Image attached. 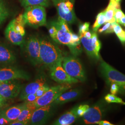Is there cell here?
<instances>
[{
    "label": "cell",
    "mask_w": 125,
    "mask_h": 125,
    "mask_svg": "<svg viewBox=\"0 0 125 125\" xmlns=\"http://www.w3.org/2000/svg\"><path fill=\"white\" fill-rule=\"evenodd\" d=\"M16 58L13 51L6 45L0 44V64L7 65L13 64Z\"/></svg>",
    "instance_id": "obj_17"
},
{
    "label": "cell",
    "mask_w": 125,
    "mask_h": 125,
    "mask_svg": "<svg viewBox=\"0 0 125 125\" xmlns=\"http://www.w3.org/2000/svg\"><path fill=\"white\" fill-rule=\"evenodd\" d=\"M9 15V10L5 0H0V25H1Z\"/></svg>",
    "instance_id": "obj_24"
},
{
    "label": "cell",
    "mask_w": 125,
    "mask_h": 125,
    "mask_svg": "<svg viewBox=\"0 0 125 125\" xmlns=\"http://www.w3.org/2000/svg\"><path fill=\"white\" fill-rule=\"evenodd\" d=\"M62 60L59 61L49 67L51 78L61 84H72L79 82V80L70 76L62 65Z\"/></svg>",
    "instance_id": "obj_10"
},
{
    "label": "cell",
    "mask_w": 125,
    "mask_h": 125,
    "mask_svg": "<svg viewBox=\"0 0 125 125\" xmlns=\"http://www.w3.org/2000/svg\"><path fill=\"white\" fill-rule=\"evenodd\" d=\"M23 17L26 25L34 28L45 26L46 24V14L45 7L34 5L25 8Z\"/></svg>",
    "instance_id": "obj_4"
},
{
    "label": "cell",
    "mask_w": 125,
    "mask_h": 125,
    "mask_svg": "<svg viewBox=\"0 0 125 125\" xmlns=\"http://www.w3.org/2000/svg\"><path fill=\"white\" fill-rule=\"evenodd\" d=\"M50 87L46 85V84L43 86H42V87H41L40 88H39V89H38L37 91H36V94L37 96L39 98L40 96H41L42 95H43L45 94V93L49 89Z\"/></svg>",
    "instance_id": "obj_30"
},
{
    "label": "cell",
    "mask_w": 125,
    "mask_h": 125,
    "mask_svg": "<svg viewBox=\"0 0 125 125\" xmlns=\"http://www.w3.org/2000/svg\"><path fill=\"white\" fill-rule=\"evenodd\" d=\"M120 91V88L118 85L116 83H112L111 84V93L113 94H116Z\"/></svg>",
    "instance_id": "obj_34"
},
{
    "label": "cell",
    "mask_w": 125,
    "mask_h": 125,
    "mask_svg": "<svg viewBox=\"0 0 125 125\" xmlns=\"http://www.w3.org/2000/svg\"><path fill=\"white\" fill-rule=\"evenodd\" d=\"M7 101L8 100L3 98L0 96V107H3L5 106L7 104Z\"/></svg>",
    "instance_id": "obj_36"
},
{
    "label": "cell",
    "mask_w": 125,
    "mask_h": 125,
    "mask_svg": "<svg viewBox=\"0 0 125 125\" xmlns=\"http://www.w3.org/2000/svg\"><path fill=\"white\" fill-rule=\"evenodd\" d=\"M105 100L108 103H118L125 105V103L121 99L116 96L115 94H107L105 97Z\"/></svg>",
    "instance_id": "obj_27"
},
{
    "label": "cell",
    "mask_w": 125,
    "mask_h": 125,
    "mask_svg": "<svg viewBox=\"0 0 125 125\" xmlns=\"http://www.w3.org/2000/svg\"><path fill=\"white\" fill-rule=\"evenodd\" d=\"M30 76L22 70L13 67H5L0 68V81L22 79L28 80Z\"/></svg>",
    "instance_id": "obj_13"
},
{
    "label": "cell",
    "mask_w": 125,
    "mask_h": 125,
    "mask_svg": "<svg viewBox=\"0 0 125 125\" xmlns=\"http://www.w3.org/2000/svg\"><path fill=\"white\" fill-rule=\"evenodd\" d=\"M41 63L50 67L63 58L61 50L50 40L40 39Z\"/></svg>",
    "instance_id": "obj_3"
},
{
    "label": "cell",
    "mask_w": 125,
    "mask_h": 125,
    "mask_svg": "<svg viewBox=\"0 0 125 125\" xmlns=\"http://www.w3.org/2000/svg\"><path fill=\"white\" fill-rule=\"evenodd\" d=\"M9 122L5 118L2 116L0 117V125L9 124Z\"/></svg>",
    "instance_id": "obj_35"
},
{
    "label": "cell",
    "mask_w": 125,
    "mask_h": 125,
    "mask_svg": "<svg viewBox=\"0 0 125 125\" xmlns=\"http://www.w3.org/2000/svg\"><path fill=\"white\" fill-rule=\"evenodd\" d=\"M81 43L82 44L87 53L90 57L99 59L100 58L99 52L101 49V44L98 39V37L95 32H93L92 36L89 38L79 35Z\"/></svg>",
    "instance_id": "obj_11"
},
{
    "label": "cell",
    "mask_w": 125,
    "mask_h": 125,
    "mask_svg": "<svg viewBox=\"0 0 125 125\" xmlns=\"http://www.w3.org/2000/svg\"><path fill=\"white\" fill-rule=\"evenodd\" d=\"M101 70L103 76L107 82L118 85L121 92L125 93V75L117 71L107 62L102 61Z\"/></svg>",
    "instance_id": "obj_6"
},
{
    "label": "cell",
    "mask_w": 125,
    "mask_h": 125,
    "mask_svg": "<svg viewBox=\"0 0 125 125\" xmlns=\"http://www.w3.org/2000/svg\"><path fill=\"white\" fill-rule=\"evenodd\" d=\"M71 88V86L69 84H62L50 88L45 94L37 99L34 103L36 108L52 103L61 94Z\"/></svg>",
    "instance_id": "obj_8"
},
{
    "label": "cell",
    "mask_w": 125,
    "mask_h": 125,
    "mask_svg": "<svg viewBox=\"0 0 125 125\" xmlns=\"http://www.w3.org/2000/svg\"><path fill=\"white\" fill-rule=\"evenodd\" d=\"M119 24H121L122 25H124L125 24V15H124L122 18H121L119 21Z\"/></svg>",
    "instance_id": "obj_39"
},
{
    "label": "cell",
    "mask_w": 125,
    "mask_h": 125,
    "mask_svg": "<svg viewBox=\"0 0 125 125\" xmlns=\"http://www.w3.org/2000/svg\"><path fill=\"white\" fill-rule=\"evenodd\" d=\"M68 23L58 18V20L50 23L48 31L50 37L57 43L66 45L72 52H77L80 47L79 36L73 33L68 26Z\"/></svg>",
    "instance_id": "obj_1"
},
{
    "label": "cell",
    "mask_w": 125,
    "mask_h": 125,
    "mask_svg": "<svg viewBox=\"0 0 125 125\" xmlns=\"http://www.w3.org/2000/svg\"><path fill=\"white\" fill-rule=\"evenodd\" d=\"M56 9L58 18L69 24L76 21L74 12V0H52Z\"/></svg>",
    "instance_id": "obj_5"
},
{
    "label": "cell",
    "mask_w": 125,
    "mask_h": 125,
    "mask_svg": "<svg viewBox=\"0 0 125 125\" xmlns=\"http://www.w3.org/2000/svg\"><path fill=\"white\" fill-rule=\"evenodd\" d=\"M25 52L28 59L34 65L41 63L40 58V41L36 36H29L24 42Z\"/></svg>",
    "instance_id": "obj_9"
},
{
    "label": "cell",
    "mask_w": 125,
    "mask_h": 125,
    "mask_svg": "<svg viewBox=\"0 0 125 125\" xmlns=\"http://www.w3.org/2000/svg\"><path fill=\"white\" fill-rule=\"evenodd\" d=\"M103 109L99 105L89 107L83 115V121L86 124H98L102 120Z\"/></svg>",
    "instance_id": "obj_15"
},
{
    "label": "cell",
    "mask_w": 125,
    "mask_h": 125,
    "mask_svg": "<svg viewBox=\"0 0 125 125\" xmlns=\"http://www.w3.org/2000/svg\"><path fill=\"white\" fill-rule=\"evenodd\" d=\"M77 107L78 106L74 107L70 111L62 115L57 120L53 122V124L56 125H70L73 123L78 117L76 113Z\"/></svg>",
    "instance_id": "obj_18"
},
{
    "label": "cell",
    "mask_w": 125,
    "mask_h": 125,
    "mask_svg": "<svg viewBox=\"0 0 125 125\" xmlns=\"http://www.w3.org/2000/svg\"></svg>",
    "instance_id": "obj_42"
},
{
    "label": "cell",
    "mask_w": 125,
    "mask_h": 125,
    "mask_svg": "<svg viewBox=\"0 0 125 125\" xmlns=\"http://www.w3.org/2000/svg\"><path fill=\"white\" fill-rule=\"evenodd\" d=\"M107 22V19L105 14V11L98 13L96 18L95 21L94 23V25L92 27L93 31H96L98 30L99 28L102 25Z\"/></svg>",
    "instance_id": "obj_25"
},
{
    "label": "cell",
    "mask_w": 125,
    "mask_h": 125,
    "mask_svg": "<svg viewBox=\"0 0 125 125\" xmlns=\"http://www.w3.org/2000/svg\"><path fill=\"white\" fill-rule=\"evenodd\" d=\"M25 107V103L4 109L2 116L10 122L16 120Z\"/></svg>",
    "instance_id": "obj_20"
},
{
    "label": "cell",
    "mask_w": 125,
    "mask_h": 125,
    "mask_svg": "<svg viewBox=\"0 0 125 125\" xmlns=\"http://www.w3.org/2000/svg\"><path fill=\"white\" fill-rule=\"evenodd\" d=\"M124 13L121 10V9H117L115 10V13L114 15V18L115 19V22L117 23L119 22V21L121 18H122L124 15Z\"/></svg>",
    "instance_id": "obj_32"
},
{
    "label": "cell",
    "mask_w": 125,
    "mask_h": 125,
    "mask_svg": "<svg viewBox=\"0 0 125 125\" xmlns=\"http://www.w3.org/2000/svg\"><path fill=\"white\" fill-rule=\"evenodd\" d=\"M105 25L101 29H99V32L103 33L104 32L105 33H112L114 32L113 27L112 23L109 22H106L105 23Z\"/></svg>",
    "instance_id": "obj_28"
},
{
    "label": "cell",
    "mask_w": 125,
    "mask_h": 125,
    "mask_svg": "<svg viewBox=\"0 0 125 125\" xmlns=\"http://www.w3.org/2000/svg\"><path fill=\"white\" fill-rule=\"evenodd\" d=\"M21 85L15 80L0 83V96L6 100L16 97L21 92Z\"/></svg>",
    "instance_id": "obj_12"
},
{
    "label": "cell",
    "mask_w": 125,
    "mask_h": 125,
    "mask_svg": "<svg viewBox=\"0 0 125 125\" xmlns=\"http://www.w3.org/2000/svg\"><path fill=\"white\" fill-rule=\"evenodd\" d=\"M99 125H113L111 123H110L109 122L105 121H100L98 122Z\"/></svg>",
    "instance_id": "obj_38"
},
{
    "label": "cell",
    "mask_w": 125,
    "mask_h": 125,
    "mask_svg": "<svg viewBox=\"0 0 125 125\" xmlns=\"http://www.w3.org/2000/svg\"><path fill=\"white\" fill-rule=\"evenodd\" d=\"M80 91L78 89H72L61 94L53 103L57 104H62L72 101L78 98L80 95Z\"/></svg>",
    "instance_id": "obj_21"
},
{
    "label": "cell",
    "mask_w": 125,
    "mask_h": 125,
    "mask_svg": "<svg viewBox=\"0 0 125 125\" xmlns=\"http://www.w3.org/2000/svg\"><path fill=\"white\" fill-rule=\"evenodd\" d=\"M89 106L88 105H81L78 106L77 108L76 113L78 117L83 116L85 112L89 108Z\"/></svg>",
    "instance_id": "obj_29"
},
{
    "label": "cell",
    "mask_w": 125,
    "mask_h": 125,
    "mask_svg": "<svg viewBox=\"0 0 125 125\" xmlns=\"http://www.w3.org/2000/svg\"><path fill=\"white\" fill-rule=\"evenodd\" d=\"M124 26H125V24H124Z\"/></svg>",
    "instance_id": "obj_41"
},
{
    "label": "cell",
    "mask_w": 125,
    "mask_h": 125,
    "mask_svg": "<svg viewBox=\"0 0 125 125\" xmlns=\"http://www.w3.org/2000/svg\"><path fill=\"white\" fill-rule=\"evenodd\" d=\"M113 27L114 32H115L116 35L122 43H125V31L123 30L120 25L118 23H112Z\"/></svg>",
    "instance_id": "obj_26"
},
{
    "label": "cell",
    "mask_w": 125,
    "mask_h": 125,
    "mask_svg": "<svg viewBox=\"0 0 125 125\" xmlns=\"http://www.w3.org/2000/svg\"><path fill=\"white\" fill-rule=\"evenodd\" d=\"M21 5L24 8L34 5H39L47 7L49 4L50 0H20Z\"/></svg>",
    "instance_id": "obj_23"
},
{
    "label": "cell",
    "mask_w": 125,
    "mask_h": 125,
    "mask_svg": "<svg viewBox=\"0 0 125 125\" xmlns=\"http://www.w3.org/2000/svg\"><path fill=\"white\" fill-rule=\"evenodd\" d=\"M52 103L36 108L33 112L29 123L31 125H43L46 123L52 112Z\"/></svg>",
    "instance_id": "obj_14"
},
{
    "label": "cell",
    "mask_w": 125,
    "mask_h": 125,
    "mask_svg": "<svg viewBox=\"0 0 125 125\" xmlns=\"http://www.w3.org/2000/svg\"><path fill=\"white\" fill-rule=\"evenodd\" d=\"M62 65L70 76L80 81H85V72L79 59L73 57H65L62 58Z\"/></svg>",
    "instance_id": "obj_7"
},
{
    "label": "cell",
    "mask_w": 125,
    "mask_h": 125,
    "mask_svg": "<svg viewBox=\"0 0 125 125\" xmlns=\"http://www.w3.org/2000/svg\"><path fill=\"white\" fill-rule=\"evenodd\" d=\"M25 25L23 14H20L12 20L6 27L5 30L6 39L13 45H23L26 34Z\"/></svg>",
    "instance_id": "obj_2"
},
{
    "label": "cell",
    "mask_w": 125,
    "mask_h": 125,
    "mask_svg": "<svg viewBox=\"0 0 125 125\" xmlns=\"http://www.w3.org/2000/svg\"><path fill=\"white\" fill-rule=\"evenodd\" d=\"M117 9H121L120 2H117L115 0H110L107 9L104 10L107 22L112 23L115 22L114 15Z\"/></svg>",
    "instance_id": "obj_22"
},
{
    "label": "cell",
    "mask_w": 125,
    "mask_h": 125,
    "mask_svg": "<svg viewBox=\"0 0 125 125\" xmlns=\"http://www.w3.org/2000/svg\"><path fill=\"white\" fill-rule=\"evenodd\" d=\"M38 97L35 94H30L27 95L23 100L25 101V102H29V103H35Z\"/></svg>",
    "instance_id": "obj_31"
},
{
    "label": "cell",
    "mask_w": 125,
    "mask_h": 125,
    "mask_svg": "<svg viewBox=\"0 0 125 125\" xmlns=\"http://www.w3.org/2000/svg\"><path fill=\"white\" fill-rule=\"evenodd\" d=\"M9 125H25V124L23 123L21 121H17V120H15V121H12L11 122H10L9 123Z\"/></svg>",
    "instance_id": "obj_37"
},
{
    "label": "cell",
    "mask_w": 125,
    "mask_h": 125,
    "mask_svg": "<svg viewBox=\"0 0 125 125\" xmlns=\"http://www.w3.org/2000/svg\"><path fill=\"white\" fill-rule=\"evenodd\" d=\"M46 80L45 77H40L36 79L34 82H32L26 85L21 92L20 98L23 100L24 98L28 94L36 93V91L39 88L46 83Z\"/></svg>",
    "instance_id": "obj_16"
},
{
    "label": "cell",
    "mask_w": 125,
    "mask_h": 125,
    "mask_svg": "<svg viewBox=\"0 0 125 125\" xmlns=\"http://www.w3.org/2000/svg\"><path fill=\"white\" fill-rule=\"evenodd\" d=\"M36 108L35 103L25 102V107L16 120L22 122L25 125L28 124L30 122L33 112Z\"/></svg>",
    "instance_id": "obj_19"
},
{
    "label": "cell",
    "mask_w": 125,
    "mask_h": 125,
    "mask_svg": "<svg viewBox=\"0 0 125 125\" xmlns=\"http://www.w3.org/2000/svg\"><path fill=\"white\" fill-rule=\"evenodd\" d=\"M2 107H0V117L2 116L3 111V110H4V109H2Z\"/></svg>",
    "instance_id": "obj_40"
},
{
    "label": "cell",
    "mask_w": 125,
    "mask_h": 125,
    "mask_svg": "<svg viewBox=\"0 0 125 125\" xmlns=\"http://www.w3.org/2000/svg\"><path fill=\"white\" fill-rule=\"evenodd\" d=\"M89 23L85 22L80 25L79 27V33H83L84 31L89 30Z\"/></svg>",
    "instance_id": "obj_33"
}]
</instances>
